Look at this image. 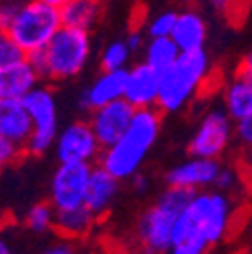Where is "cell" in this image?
Instances as JSON below:
<instances>
[{"mask_svg": "<svg viewBox=\"0 0 252 254\" xmlns=\"http://www.w3.org/2000/svg\"><path fill=\"white\" fill-rule=\"evenodd\" d=\"M236 218V200L222 190H200L190 202L174 230L168 254H210L230 232Z\"/></svg>", "mask_w": 252, "mask_h": 254, "instance_id": "6da1fadb", "label": "cell"}, {"mask_svg": "<svg viewBox=\"0 0 252 254\" xmlns=\"http://www.w3.org/2000/svg\"><path fill=\"white\" fill-rule=\"evenodd\" d=\"M164 113L157 107L137 109L131 125L113 145L101 151L99 162L121 182H129L137 172H141L151 149L160 141Z\"/></svg>", "mask_w": 252, "mask_h": 254, "instance_id": "7a4b0ae2", "label": "cell"}, {"mask_svg": "<svg viewBox=\"0 0 252 254\" xmlns=\"http://www.w3.org/2000/svg\"><path fill=\"white\" fill-rule=\"evenodd\" d=\"M192 194V190L166 186L137 216L133 238L143 254H168L180 214L190 202Z\"/></svg>", "mask_w": 252, "mask_h": 254, "instance_id": "3957f363", "label": "cell"}, {"mask_svg": "<svg viewBox=\"0 0 252 254\" xmlns=\"http://www.w3.org/2000/svg\"><path fill=\"white\" fill-rule=\"evenodd\" d=\"M91 33L63 24L51 43L28 55L30 63L37 67L39 75L45 81L61 83L79 77L91 61Z\"/></svg>", "mask_w": 252, "mask_h": 254, "instance_id": "277c9868", "label": "cell"}, {"mask_svg": "<svg viewBox=\"0 0 252 254\" xmlns=\"http://www.w3.org/2000/svg\"><path fill=\"white\" fill-rule=\"evenodd\" d=\"M212 77V59L206 49L182 53L170 69L162 73L157 109L164 115L180 113L190 105Z\"/></svg>", "mask_w": 252, "mask_h": 254, "instance_id": "5b68a950", "label": "cell"}, {"mask_svg": "<svg viewBox=\"0 0 252 254\" xmlns=\"http://www.w3.org/2000/svg\"><path fill=\"white\" fill-rule=\"evenodd\" d=\"M63 26L61 8L47 0H24L16 4L12 18L2 24V33L10 37L26 55L45 49Z\"/></svg>", "mask_w": 252, "mask_h": 254, "instance_id": "8992f818", "label": "cell"}, {"mask_svg": "<svg viewBox=\"0 0 252 254\" xmlns=\"http://www.w3.org/2000/svg\"><path fill=\"white\" fill-rule=\"evenodd\" d=\"M22 101L30 117H33V125H35L33 135H30L26 143V153L33 157H41L53 151L55 141L61 131L55 91L49 85H37Z\"/></svg>", "mask_w": 252, "mask_h": 254, "instance_id": "52a82bcc", "label": "cell"}, {"mask_svg": "<svg viewBox=\"0 0 252 254\" xmlns=\"http://www.w3.org/2000/svg\"><path fill=\"white\" fill-rule=\"evenodd\" d=\"M236 139V121L226 113L224 107L206 111L188 141V153L200 157L220 160Z\"/></svg>", "mask_w": 252, "mask_h": 254, "instance_id": "ba28073f", "label": "cell"}, {"mask_svg": "<svg viewBox=\"0 0 252 254\" xmlns=\"http://www.w3.org/2000/svg\"><path fill=\"white\" fill-rule=\"evenodd\" d=\"M91 172H93V164H83V162L57 164L49 182V202L57 210L85 206Z\"/></svg>", "mask_w": 252, "mask_h": 254, "instance_id": "9c48e42d", "label": "cell"}, {"mask_svg": "<svg viewBox=\"0 0 252 254\" xmlns=\"http://www.w3.org/2000/svg\"><path fill=\"white\" fill-rule=\"evenodd\" d=\"M103 145L99 143L89 119H75L61 127L59 137L53 147V155L57 164L63 162H83L95 164L99 162Z\"/></svg>", "mask_w": 252, "mask_h": 254, "instance_id": "30bf717a", "label": "cell"}, {"mask_svg": "<svg viewBox=\"0 0 252 254\" xmlns=\"http://www.w3.org/2000/svg\"><path fill=\"white\" fill-rule=\"evenodd\" d=\"M222 166L224 164L220 160H214V157L190 155L188 160L172 166L166 172L164 182H166V186L192 190V192L210 190L216 186V180H218V174L222 170Z\"/></svg>", "mask_w": 252, "mask_h": 254, "instance_id": "8fae6325", "label": "cell"}, {"mask_svg": "<svg viewBox=\"0 0 252 254\" xmlns=\"http://www.w3.org/2000/svg\"><path fill=\"white\" fill-rule=\"evenodd\" d=\"M135 111L137 109L127 99L121 97L117 101H111V103L89 113V123L93 127V131H95L99 143L103 145V149L113 145L125 131H127V127L133 121Z\"/></svg>", "mask_w": 252, "mask_h": 254, "instance_id": "7c38bea8", "label": "cell"}, {"mask_svg": "<svg viewBox=\"0 0 252 254\" xmlns=\"http://www.w3.org/2000/svg\"><path fill=\"white\" fill-rule=\"evenodd\" d=\"M160 89H162V73L160 71H155L145 61L129 65L123 97L135 109L157 107Z\"/></svg>", "mask_w": 252, "mask_h": 254, "instance_id": "4fadbf2b", "label": "cell"}, {"mask_svg": "<svg viewBox=\"0 0 252 254\" xmlns=\"http://www.w3.org/2000/svg\"><path fill=\"white\" fill-rule=\"evenodd\" d=\"M125 81H127V69H101L93 77V81H89V85L79 93V107L91 113L111 101L121 99L125 93Z\"/></svg>", "mask_w": 252, "mask_h": 254, "instance_id": "5bb4252c", "label": "cell"}, {"mask_svg": "<svg viewBox=\"0 0 252 254\" xmlns=\"http://www.w3.org/2000/svg\"><path fill=\"white\" fill-rule=\"evenodd\" d=\"M119 194H121V180L115 178L109 170H105L101 164L93 166L85 206L97 218H103L113 210Z\"/></svg>", "mask_w": 252, "mask_h": 254, "instance_id": "9a60e30c", "label": "cell"}, {"mask_svg": "<svg viewBox=\"0 0 252 254\" xmlns=\"http://www.w3.org/2000/svg\"><path fill=\"white\" fill-rule=\"evenodd\" d=\"M33 129V117L22 99H0V137H6L26 149Z\"/></svg>", "mask_w": 252, "mask_h": 254, "instance_id": "2e32d148", "label": "cell"}, {"mask_svg": "<svg viewBox=\"0 0 252 254\" xmlns=\"http://www.w3.org/2000/svg\"><path fill=\"white\" fill-rule=\"evenodd\" d=\"M41 75L30 59H22L14 65L0 69V99H24L37 85H41Z\"/></svg>", "mask_w": 252, "mask_h": 254, "instance_id": "e0dca14e", "label": "cell"}, {"mask_svg": "<svg viewBox=\"0 0 252 254\" xmlns=\"http://www.w3.org/2000/svg\"><path fill=\"white\" fill-rule=\"evenodd\" d=\"M172 39L176 41V45L180 47L182 53L188 51H198V49H206V41H208V24L204 20V16L198 10L186 8L178 14L176 26Z\"/></svg>", "mask_w": 252, "mask_h": 254, "instance_id": "ac0fdd59", "label": "cell"}, {"mask_svg": "<svg viewBox=\"0 0 252 254\" xmlns=\"http://www.w3.org/2000/svg\"><path fill=\"white\" fill-rule=\"evenodd\" d=\"M222 107L234 121L252 115V81L248 77L236 73L226 83L222 91Z\"/></svg>", "mask_w": 252, "mask_h": 254, "instance_id": "d6986e66", "label": "cell"}, {"mask_svg": "<svg viewBox=\"0 0 252 254\" xmlns=\"http://www.w3.org/2000/svg\"><path fill=\"white\" fill-rule=\"evenodd\" d=\"M103 16V2L101 0H71L61 6V18L65 26L91 30L99 24Z\"/></svg>", "mask_w": 252, "mask_h": 254, "instance_id": "ffe728a7", "label": "cell"}, {"mask_svg": "<svg viewBox=\"0 0 252 254\" xmlns=\"http://www.w3.org/2000/svg\"><path fill=\"white\" fill-rule=\"evenodd\" d=\"M99 218L93 214L87 206H77L69 210H57L55 230L63 238H81L91 232Z\"/></svg>", "mask_w": 252, "mask_h": 254, "instance_id": "44dd1931", "label": "cell"}, {"mask_svg": "<svg viewBox=\"0 0 252 254\" xmlns=\"http://www.w3.org/2000/svg\"><path fill=\"white\" fill-rule=\"evenodd\" d=\"M180 55L182 51L172 37H151L143 47V61L160 73L170 69Z\"/></svg>", "mask_w": 252, "mask_h": 254, "instance_id": "7402d4cb", "label": "cell"}, {"mask_svg": "<svg viewBox=\"0 0 252 254\" xmlns=\"http://www.w3.org/2000/svg\"><path fill=\"white\" fill-rule=\"evenodd\" d=\"M55 218H57V208L47 200V202H35L28 206L24 212V228L33 234H49L55 230Z\"/></svg>", "mask_w": 252, "mask_h": 254, "instance_id": "603a6c76", "label": "cell"}, {"mask_svg": "<svg viewBox=\"0 0 252 254\" xmlns=\"http://www.w3.org/2000/svg\"><path fill=\"white\" fill-rule=\"evenodd\" d=\"M133 51L127 45L125 39H115L111 43L105 45V49L101 51V69L107 71H119V69H129V63H131Z\"/></svg>", "mask_w": 252, "mask_h": 254, "instance_id": "cb8c5ba5", "label": "cell"}, {"mask_svg": "<svg viewBox=\"0 0 252 254\" xmlns=\"http://www.w3.org/2000/svg\"><path fill=\"white\" fill-rule=\"evenodd\" d=\"M178 10H162L157 12L149 22H147V37H172L174 33V26H176V20H178Z\"/></svg>", "mask_w": 252, "mask_h": 254, "instance_id": "d4e9b609", "label": "cell"}, {"mask_svg": "<svg viewBox=\"0 0 252 254\" xmlns=\"http://www.w3.org/2000/svg\"><path fill=\"white\" fill-rule=\"evenodd\" d=\"M242 186H248L246 180H244V174H242V168H234V166H222L218 174V180H216V190H222L226 194H236V190L242 188Z\"/></svg>", "mask_w": 252, "mask_h": 254, "instance_id": "484cf974", "label": "cell"}, {"mask_svg": "<svg viewBox=\"0 0 252 254\" xmlns=\"http://www.w3.org/2000/svg\"><path fill=\"white\" fill-rule=\"evenodd\" d=\"M28 55L10 39L6 37L4 33L0 35V69L2 67H8V65H14V63L26 59Z\"/></svg>", "mask_w": 252, "mask_h": 254, "instance_id": "4316f807", "label": "cell"}, {"mask_svg": "<svg viewBox=\"0 0 252 254\" xmlns=\"http://www.w3.org/2000/svg\"><path fill=\"white\" fill-rule=\"evenodd\" d=\"M26 153V149L6 137H0V164L2 168H8L20 160V155Z\"/></svg>", "mask_w": 252, "mask_h": 254, "instance_id": "83f0119b", "label": "cell"}, {"mask_svg": "<svg viewBox=\"0 0 252 254\" xmlns=\"http://www.w3.org/2000/svg\"><path fill=\"white\" fill-rule=\"evenodd\" d=\"M236 141L244 149L252 147V115L236 121Z\"/></svg>", "mask_w": 252, "mask_h": 254, "instance_id": "f1b7e54d", "label": "cell"}, {"mask_svg": "<svg viewBox=\"0 0 252 254\" xmlns=\"http://www.w3.org/2000/svg\"><path fill=\"white\" fill-rule=\"evenodd\" d=\"M37 254H79L77 246L71 242V238H65V240H57L49 246H45L43 250H39Z\"/></svg>", "mask_w": 252, "mask_h": 254, "instance_id": "f546056e", "label": "cell"}, {"mask_svg": "<svg viewBox=\"0 0 252 254\" xmlns=\"http://www.w3.org/2000/svg\"><path fill=\"white\" fill-rule=\"evenodd\" d=\"M208 6L220 14H232L238 4H240V0H206Z\"/></svg>", "mask_w": 252, "mask_h": 254, "instance_id": "4dcf8cb0", "label": "cell"}, {"mask_svg": "<svg viewBox=\"0 0 252 254\" xmlns=\"http://www.w3.org/2000/svg\"><path fill=\"white\" fill-rule=\"evenodd\" d=\"M129 182H131V188H133L135 194H147L149 188H151V180H149L147 174H143V172H137Z\"/></svg>", "mask_w": 252, "mask_h": 254, "instance_id": "1f68e13d", "label": "cell"}, {"mask_svg": "<svg viewBox=\"0 0 252 254\" xmlns=\"http://www.w3.org/2000/svg\"><path fill=\"white\" fill-rule=\"evenodd\" d=\"M242 174H244V180L248 184V188H252V147H248L242 155Z\"/></svg>", "mask_w": 252, "mask_h": 254, "instance_id": "d6a6232c", "label": "cell"}, {"mask_svg": "<svg viewBox=\"0 0 252 254\" xmlns=\"http://www.w3.org/2000/svg\"><path fill=\"white\" fill-rule=\"evenodd\" d=\"M125 41H127V45L131 47L133 53H137V51H141L145 47V39L141 35V30H129V35L125 37Z\"/></svg>", "mask_w": 252, "mask_h": 254, "instance_id": "836d02e7", "label": "cell"}, {"mask_svg": "<svg viewBox=\"0 0 252 254\" xmlns=\"http://www.w3.org/2000/svg\"><path fill=\"white\" fill-rule=\"evenodd\" d=\"M238 75H244L252 81V49L242 57V61L238 63V69H236Z\"/></svg>", "mask_w": 252, "mask_h": 254, "instance_id": "e575fe53", "label": "cell"}, {"mask_svg": "<svg viewBox=\"0 0 252 254\" xmlns=\"http://www.w3.org/2000/svg\"><path fill=\"white\" fill-rule=\"evenodd\" d=\"M0 254H14V248L8 244L6 238H2V242H0Z\"/></svg>", "mask_w": 252, "mask_h": 254, "instance_id": "d590c367", "label": "cell"}, {"mask_svg": "<svg viewBox=\"0 0 252 254\" xmlns=\"http://www.w3.org/2000/svg\"><path fill=\"white\" fill-rule=\"evenodd\" d=\"M47 2H51V4H55V6H63V4H67V2H71V0H47Z\"/></svg>", "mask_w": 252, "mask_h": 254, "instance_id": "8d00e7d4", "label": "cell"}, {"mask_svg": "<svg viewBox=\"0 0 252 254\" xmlns=\"http://www.w3.org/2000/svg\"><path fill=\"white\" fill-rule=\"evenodd\" d=\"M248 224H250V228H252V206H250V210H248Z\"/></svg>", "mask_w": 252, "mask_h": 254, "instance_id": "74e56055", "label": "cell"}, {"mask_svg": "<svg viewBox=\"0 0 252 254\" xmlns=\"http://www.w3.org/2000/svg\"><path fill=\"white\" fill-rule=\"evenodd\" d=\"M8 2H16V4H20V2H24V0H8Z\"/></svg>", "mask_w": 252, "mask_h": 254, "instance_id": "f35d334b", "label": "cell"}]
</instances>
